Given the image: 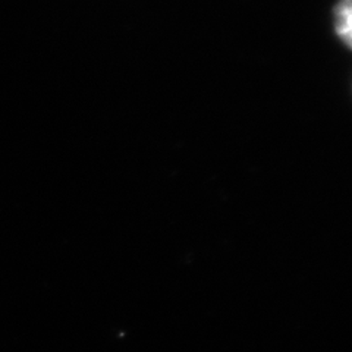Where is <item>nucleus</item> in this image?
Returning <instances> with one entry per match:
<instances>
[{
  "mask_svg": "<svg viewBox=\"0 0 352 352\" xmlns=\"http://www.w3.org/2000/svg\"><path fill=\"white\" fill-rule=\"evenodd\" d=\"M332 30L344 49H352V0H336L332 6Z\"/></svg>",
  "mask_w": 352,
  "mask_h": 352,
  "instance_id": "f257e3e1",
  "label": "nucleus"
}]
</instances>
